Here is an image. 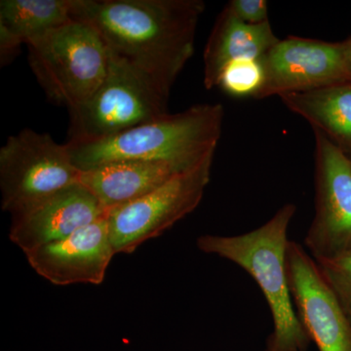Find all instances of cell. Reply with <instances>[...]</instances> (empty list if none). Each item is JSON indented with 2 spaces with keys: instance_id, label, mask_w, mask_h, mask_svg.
<instances>
[{
  "instance_id": "obj_1",
  "label": "cell",
  "mask_w": 351,
  "mask_h": 351,
  "mask_svg": "<svg viewBox=\"0 0 351 351\" xmlns=\"http://www.w3.org/2000/svg\"><path fill=\"white\" fill-rule=\"evenodd\" d=\"M204 10L202 0H75L73 20L91 25L112 55L170 97Z\"/></svg>"
},
{
  "instance_id": "obj_2",
  "label": "cell",
  "mask_w": 351,
  "mask_h": 351,
  "mask_svg": "<svg viewBox=\"0 0 351 351\" xmlns=\"http://www.w3.org/2000/svg\"><path fill=\"white\" fill-rule=\"evenodd\" d=\"M225 110L221 104H200L157 119L108 140L68 145L80 171L123 160L165 162L179 172L214 158L221 136Z\"/></svg>"
},
{
  "instance_id": "obj_3",
  "label": "cell",
  "mask_w": 351,
  "mask_h": 351,
  "mask_svg": "<svg viewBox=\"0 0 351 351\" xmlns=\"http://www.w3.org/2000/svg\"><path fill=\"white\" fill-rule=\"evenodd\" d=\"M295 212L297 206L287 203L251 232L234 237L205 234L196 240L201 252L235 263L258 284L274 322L265 351H307L313 343L298 318L289 287L288 230Z\"/></svg>"
},
{
  "instance_id": "obj_4",
  "label": "cell",
  "mask_w": 351,
  "mask_h": 351,
  "mask_svg": "<svg viewBox=\"0 0 351 351\" xmlns=\"http://www.w3.org/2000/svg\"><path fill=\"white\" fill-rule=\"evenodd\" d=\"M27 47L29 66L46 96L69 110L90 99L108 75L110 50L82 21H71Z\"/></svg>"
},
{
  "instance_id": "obj_5",
  "label": "cell",
  "mask_w": 351,
  "mask_h": 351,
  "mask_svg": "<svg viewBox=\"0 0 351 351\" xmlns=\"http://www.w3.org/2000/svg\"><path fill=\"white\" fill-rule=\"evenodd\" d=\"M169 97L110 53L108 75L80 107L69 110L68 144L108 140L167 113Z\"/></svg>"
},
{
  "instance_id": "obj_6",
  "label": "cell",
  "mask_w": 351,
  "mask_h": 351,
  "mask_svg": "<svg viewBox=\"0 0 351 351\" xmlns=\"http://www.w3.org/2000/svg\"><path fill=\"white\" fill-rule=\"evenodd\" d=\"M80 176L68 145L58 144L48 134L24 129L7 138L0 149L2 209L12 216L20 213L80 184Z\"/></svg>"
},
{
  "instance_id": "obj_7",
  "label": "cell",
  "mask_w": 351,
  "mask_h": 351,
  "mask_svg": "<svg viewBox=\"0 0 351 351\" xmlns=\"http://www.w3.org/2000/svg\"><path fill=\"white\" fill-rule=\"evenodd\" d=\"M214 158L180 173L143 197L107 213L115 254H132L195 211L211 178Z\"/></svg>"
},
{
  "instance_id": "obj_8",
  "label": "cell",
  "mask_w": 351,
  "mask_h": 351,
  "mask_svg": "<svg viewBox=\"0 0 351 351\" xmlns=\"http://www.w3.org/2000/svg\"><path fill=\"white\" fill-rule=\"evenodd\" d=\"M313 132L315 214L304 244L314 260H330L351 251V158Z\"/></svg>"
},
{
  "instance_id": "obj_9",
  "label": "cell",
  "mask_w": 351,
  "mask_h": 351,
  "mask_svg": "<svg viewBox=\"0 0 351 351\" xmlns=\"http://www.w3.org/2000/svg\"><path fill=\"white\" fill-rule=\"evenodd\" d=\"M260 61L263 83L255 99L301 93L351 80L341 43L289 36Z\"/></svg>"
},
{
  "instance_id": "obj_10",
  "label": "cell",
  "mask_w": 351,
  "mask_h": 351,
  "mask_svg": "<svg viewBox=\"0 0 351 351\" xmlns=\"http://www.w3.org/2000/svg\"><path fill=\"white\" fill-rule=\"evenodd\" d=\"M289 287L295 313L319 351H351V322L313 256L289 241Z\"/></svg>"
},
{
  "instance_id": "obj_11",
  "label": "cell",
  "mask_w": 351,
  "mask_h": 351,
  "mask_svg": "<svg viewBox=\"0 0 351 351\" xmlns=\"http://www.w3.org/2000/svg\"><path fill=\"white\" fill-rule=\"evenodd\" d=\"M39 276L57 286L100 285L114 257L107 216L58 241L25 254Z\"/></svg>"
},
{
  "instance_id": "obj_12",
  "label": "cell",
  "mask_w": 351,
  "mask_h": 351,
  "mask_svg": "<svg viewBox=\"0 0 351 351\" xmlns=\"http://www.w3.org/2000/svg\"><path fill=\"white\" fill-rule=\"evenodd\" d=\"M107 213L91 191L73 184L13 215L9 239L25 254L68 237Z\"/></svg>"
},
{
  "instance_id": "obj_13",
  "label": "cell",
  "mask_w": 351,
  "mask_h": 351,
  "mask_svg": "<svg viewBox=\"0 0 351 351\" xmlns=\"http://www.w3.org/2000/svg\"><path fill=\"white\" fill-rule=\"evenodd\" d=\"M270 22L249 25L225 6L219 14L204 49V85L219 86L223 69L232 63L261 60L278 41Z\"/></svg>"
},
{
  "instance_id": "obj_14",
  "label": "cell",
  "mask_w": 351,
  "mask_h": 351,
  "mask_svg": "<svg viewBox=\"0 0 351 351\" xmlns=\"http://www.w3.org/2000/svg\"><path fill=\"white\" fill-rule=\"evenodd\" d=\"M180 173L165 162L117 161L82 171L80 184L93 193L108 212L152 193Z\"/></svg>"
},
{
  "instance_id": "obj_15",
  "label": "cell",
  "mask_w": 351,
  "mask_h": 351,
  "mask_svg": "<svg viewBox=\"0 0 351 351\" xmlns=\"http://www.w3.org/2000/svg\"><path fill=\"white\" fill-rule=\"evenodd\" d=\"M279 98L313 131L320 132L351 157V80Z\"/></svg>"
},
{
  "instance_id": "obj_16",
  "label": "cell",
  "mask_w": 351,
  "mask_h": 351,
  "mask_svg": "<svg viewBox=\"0 0 351 351\" xmlns=\"http://www.w3.org/2000/svg\"><path fill=\"white\" fill-rule=\"evenodd\" d=\"M75 0H1L0 27L25 44L73 20Z\"/></svg>"
},
{
  "instance_id": "obj_17",
  "label": "cell",
  "mask_w": 351,
  "mask_h": 351,
  "mask_svg": "<svg viewBox=\"0 0 351 351\" xmlns=\"http://www.w3.org/2000/svg\"><path fill=\"white\" fill-rule=\"evenodd\" d=\"M263 83V69L260 60H246L228 64L219 78V87L232 96L255 98Z\"/></svg>"
},
{
  "instance_id": "obj_18",
  "label": "cell",
  "mask_w": 351,
  "mask_h": 351,
  "mask_svg": "<svg viewBox=\"0 0 351 351\" xmlns=\"http://www.w3.org/2000/svg\"><path fill=\"white\" fill-rule=\"evenodd\" d=\"M351 322V251L330 260L316 261Z\"/></svg>"
},
{
  "instance_id": "obj_19",
  "label": "cell",
  "mask_w": 351,
  "mask_h": 351,
  "mask_svg": "<svg viewBox=\"0 0 351 351\" xmlns=\"http://www.w3.org/2000/svg\"><path fill=\"white\" fill-rule=\"evenodd\" d=\"M226 6L246 24L261 25L269 22V7L265 0H232Z\"/></svg>"
},
{
  "instance_id": "obj_20",
  "label": "cell",
  "mask_w": 351,
  "mask_h": 351,
  "mask_svg": "<svg viewBox=\"0 0 351 351\" xmlns=\"http://www.w3.org/2000/svg\"><path fill=\"white\" fill-rule=\"evenodd\" d=\"M341 46H343V56H345V61L346 68H348V73L351 76V36L346 40L341 41Z\"/></svg>"
},
{
  "instance_id": "obj_21",
  "label": "cell",
  "mask_w": 351,
  "mask_h": 351,
  "mask_svg": "<svg viewBox=\"0 0 351 351\" xmlns=\"http://www.w3.org/2000/svg\"><path fill=\"white\" fill-rule=\"evenodd\" d=\"M350 158H351V157H350Z\"/></svg>"
}]
</instances>
